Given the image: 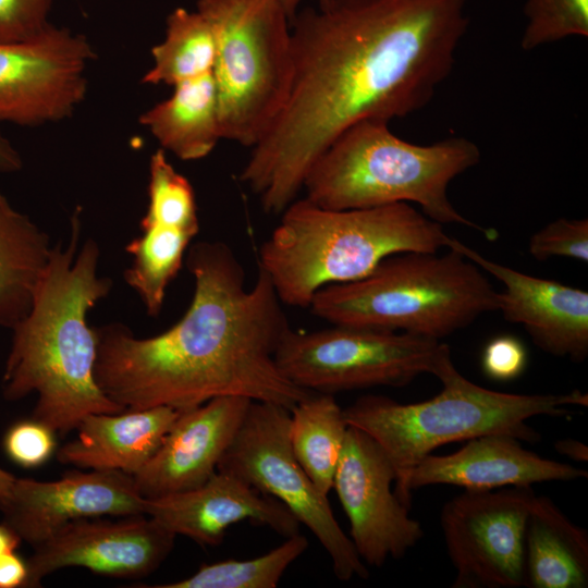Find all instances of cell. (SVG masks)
<instances>
[{"label": "cell", "instance_id": "cell-1", "mask_svg": "<svg viewBox=\"0 0 588 588\" xmlns=\"http://www.w3.org/2000/svg\"><path fill=\"white\" fill-rule=\"evenodd\" d=\"M467 2L330 0L295 15L289 98L240 174L266 212L281 213L297 198L343 131L429 103L454 68Z\"/></svg>", "mask_w": 588, "mask_h": 588}, {"label": "cell", "instance_id": "cell-2", "mask_svg": "<svg viewBox=\"0 0 588 588\" xmlns=\"http://www.w3.org/2000/svg\"><path fill=\"white\" fill-rule=\"evenodd\" d=\"M185 265L194 294L182 318L138 338L121 322L95 327V379L123 411L159 406L183 412L219 396H242L289 411L311 392L290 381L275 354L291 330L269 277L252 287L229 245L200 241Z\"/></svg>", "mask_w": 588, "mask_h": 588}, {"label": "cell", "instance_id": "cell-3", "mask_svg": "<svg viewBox=\"0 0 588 588\" xmlns=\"http://www.w3.org/2000/svg\"><path fill=\"white\" fill-rule=\"evenodd\" d=\"M82 221L71 218L68 242L52 245L27 314L12 328L2 376L8 401L36 395L32 418L56 433L77 428L90 414L123 412L95 379L97 338L87 314L112 289L98 273L100 248L88 237L78 248Z\"/></svg>", "mask_w": 588, "mask_h": 588}, {"label": "cell", "instance_id": "cell-4", "mask_svg": "<svg viewBox=\"0 0 588 588\" xmlns=\"http://www.w3.org/2000/svg\"><path fill=\"white\" fill-rule=\"evenodd\" d=\"M259 250V268L283 305L309 307L330 284L357 281L384 258L437 253L449 235L408 203L334 210L305 197L292 201Z\"/></svg>", "mask_w": 588, "mask_h": 588}, {"label": "cell", "instance_id": "cell-5", "mask_svg": "<svg viewBox=\"0 0 588 588\" xmlns=\"http://www.w3.org/2000/svg\"><path fill=\"white\" fill-rule=\"evenodd\" d=\"M479 160L478 146L466 137L417 145L397 137L385 121L364 120L330 144L303 188L306 199L334 210L414 203L433 221L466 225L494 240L497 231L465 218L448 195L450 183Z\"/></svg>", "mask_w": 588, "mask_h": 588}, {"label": "cell", "instance_id": "cell-6", "mask_svg": "<svg viewBox=\"0 0 588 588\" xmlns=\"http://www.w3.org/2000/svg\"><path fill=\"white\" fill-rule=\"evenodd\" d=\"M401 253L369 274L330 284L309 308L332 324L360 326L441 340L498 310V292L480 268L453 248Z\"/></svg>", "mask_w": 588, "mask_h": 588}, {"label": "cell", "instance_id": "cell-7", "mask_svg": "<svg viewBox=\"0 0 588 588\" xmlns=\"http://www.w3.org/2000/svg\"><path fill=\"white\" fill-rule=\"evenodd\" d=\"M434 377L442 389L432 399L403 404L383 395H364L343 408L347 425L366 432L381 446L396 476L451 442L490 433L537 442L541 437L528 419L564 416L573 406L588 405L587 393L579 390L514 394L486 389L465 378L451 354L442 359Z\"/></svg>", "mask_w": 588, "mask_h": 588}, {"label": "cell", "instance_id": "cell-8", "mask_svg": "<svg viewBox=\"0 0 588 588\" xmlns=\"http://www.w3.org/2000/svg\"><path fill=\"white\" fill-rule=\"evenodd\" d=\"M216 39L212 75L222 138L253 148L289 98L294 57L291 20L278 0H198Z\"/></svg>", "mask_w": 588, "mask_h": 588}, {"label": "cell", "instance_id": "cell-9", "mask_svg": "<svg viewBox=\"0 0 588 588\" xmlns=\"http://www.w3.org/2000/svg\"><path fill=\"white\" fill-rule=\"evenodd\" d=\"M451 354L440 340L387 329L333 324L310 332L292 329L275 360L283 375L309 392L335 394L372 387H403L436 373Z\"/></svg>", "mask_w": 588, "mask_h": 588}, {"label": "cell", "instance_id": "cell-10", "mask_svg": "<svg viewBox=\"0 0 588 588\" xmlns=\"http://www.w3.org/2000/svg\"><path fill=\"white\" fill-rule=\"evenodd\" d=\"M290 411L253 401L218 470L281 502L317 538L340 580L367 578L369 571L338 524L328 495L309 478L289 439Z\"/></svg>", "mask_w": 588, "mask_h": 588}, {"label": "cell", "instance_id": "cell-11", "mask_svg": "<svg viewBox=\"0 0 588 588\" xmlns=\"http://www.w3.org/2000/svg\"><path fill=\"white\" fill-rule=\"evenodd\" d=\"M535 495L531 486L464 490L442 506L453 588L524 587L525 528Z\"/></svg>", "mask_w": 588, "mask_h": 588}, {"label": "cell", "instance_id": "cell-12", "mask_svg": "<svg viewBox=\"0 0 588 588\" xmlns=\"http://www.w3.org/2000/svg\"><path fill=\"white\" fill-rule=\"evenodd\" d=\"M95 58L83 35L52 24L32 38L0 41V122L37 126L71 117Z\"/></svg>", "mask_w": 588, "mask_h": 588}, {"label": "cell", "instance_id": "cell-13", "mask_svg": "<svg viewBox=\"0 0 588 588\" xmlns=\"http://www.w3.org/2000/svg\"><path fill=\"white\" fill-rule=\"evenodd\" d=\"M395 478L396 470L381 446L348 426L332 489L350 522V539L368 566L402 559L424 537L420 523L392 490Z\"/></svg>", "mask_w": 588, "mask_h": 588}, {"label": "cell", "instance_id": "cell-14", "mask_svg": "<svg viewBox=\"0 0 588 588\" xmlns=\"http://www.w3.org/2000/svg\"><path fill=\"white\" fill-rule=\"evenodd\" d=\"M175 535L151 517L83 518L34 547L24 588L39 587L56 571L84 567L96 574L140 578L154 573L173 550Z\"/></svg>", "mask_w": 588, "mask_h": 588}, {"label": "cell", "instance_id": "cell-15", "mask_svg": "<svg viewBox=\"0 0 588 588\" xmlns=\"http://www.w3.org/2000/svg\"><path fill=\"white\" fill-rule=\"evenodd\" d=\"M144 503L132 475L86 469L53 481L16 477L0 511L3 522L34 548L77 519L145 515Z\"/></svg>", "mask_w": 588, "mask_h": 588}, {"label": "cell", "instance_id": "cell-16", "mask_svg": "<svg viewBox=\"0 0 588 588\" xmlns=\"http://www.w3.org/2000/svg\"><path fill=\"white\" fill-rule=\"evenodd\" d=\"M449 455L429 454L415 466L397 474L394 492L407 506L414 490L431 485H451L464 490H494L532 486L544 481L587 478L586 469L544 458L505 433H490L467 440Z\"/></svg>", "mask_w": 588, "mask_h": 588}, {"label": "cell", "instance_id": "cell-17", "mask_svg": "<svg viewBox=\"0 0 588 588\" xmlns=\"http://www.w3.org/2000/svg\"><path fill=\"white\" fill-rule=\"evenodd\" d=\"M446 248L458 250L503 284L498 310L506 321L523 326L540 350L576 363L587 358L588 292L487 259L451 236Z\"/></svg>", "mask_w": 588, "mask_h": 588}, {"label": "cell", "instance_id": "cell-18", "mask_svg": "<svg viewBox=\"0 0 588 588\" xmlns=\"http://www.w3.org/2000/svg\"><path fill=\"white\" fill-rule=\"evenodd\" d=\"M253 401L219 396L180 412L159 449L134 475L145 498L196 488L217 470Z\"/></svg>", "mask_w": 588, "mask_h": 588}, {"label": "cell", "instance_id": "cell-19", "mask_svg": "<svg viewBox=\"0 0 588 588\" xmlns=\"http://www.w3.org/2000/svg\"><path fill=\"white\" fill-rule=\"evenodd\" d=\"M144 514L201 546L219 544L230 526L246 520L285 538L298 534L301 525L281 502L219 470L196 488L145 499Z\"/></svg>", "mask_w": 588, "mask_h": 588}, {"label": "cell", "instance_id": "cell-20", "mask_svg": "<svg viewBox=\"0 0 588 588\" xmlns=\"http://www.w3.org/2000/svg\"><path fill=\"white\" fill-rule=\"evenodd\" d=\"M166 407L86 416L77 436L57 451L61 464L136 475L154 456L179 416Z\"/></svg>", "mask_w": 588, "mask_h": 588}, {"label": "cell", "instance_id": "cell-21", "mask_svg": "<svg viewBox=\"0 0 588 588\" xmlns=\"http://www.w3.org/2000/svg\"><path fill=\"white\" fill-rule=\"evenodd\" d=\"M524 586H588V534L546 495L534 497L526 522Z\"/></svg>", "mask_w": 588, "mask_h": 588}, {"label": "cell", "instance_id": "cell-22", "mask_svg": "<svg viewBox=\"0 0 588 588\" xmlns=\"http://www.w3.org/2000/svg\"><path fill=\"white\" fill-rule=\"evenodd\" d=\"M139 122L176 158H206L223 139L212 73L175 85L171 96L146 110Z\"/></svg>", "mask_w": 588, "mask_h": 588}, {"label": "cell", "instance_id": "cell-23", "mask_svg": "<svg viewBox=\"0 0 588 588\" xmlns=\"http://www.w3.org/2000/svg\"><path fill=\"white\" fill-rule=\"evenodd\" d=\"M52 244L46 231L0 191V326L11 329L28 311Z\"/></svg>", "mask_w": 588, "mask_h": 588}, {"label": "cell", "instance_id": "cell-24", "mask_svg": "<svg viewBox=\"0 0 588 588\" xmlns=\"http://www.w3.org/2000/svg\"><path fill=\"white\" fill-rule=\"evenodd\" d=\"M347 428L343 408L333 394L311 392L290 409L293 453L326 495L332 490Z\"/></svg>", "mask_w": 588, "mask_h": 588}, {"label": "cell", "instance_id": "cell-25", "mask_svg": "<svg viewBox=\"0 0 588 588\" xmlns=\"http://www.w3.org/2000/svg\"><path fill=\"white\" fill-rule=\"evenodd\" d=\"M139 228L142 234L125 247L132 262L123 278L139 296L146 313L157 317L162 310L167 287L181 270L196 234L160 223L139 224Z\"/></svg>", "mask_w": 588, "mask_h": 588}, {"label": "cell", "instance_id": "cell-26", "mask_svg": "<svg viewBox=\"0 0 588 588\" xmlns=\"http://www.w3.org/2000/svg\"><path fill=\"white\" fill-rule=\"evenodd\" d=\"M152 64L142 82L174 87L208 73L216 61V39L209 22L196 10H173L166 35L151 48Z\"/></svg>", "mask_w": 588, "mask_h": 588}, {"label": "cell", "instance_id": "cell-27", "mask_svg": "<svg viewBox=\"0 0 588 588\" xmlns=\"http://www.w3.org/2000/svg\"><path fill=\"white\" fill-rule=\"evenodd\" d=\"M308 548L299 532L271 551L248 560L229 559L201 565L193 575L154 588H275L290 565Z\"/></svg>", "mask_w": 588, "mask_h": 588}, {"label": "cell", "instance_id": "cell-28", "mask_svg": "<svg viewBox=\"0 0 588 588\" xmlns=\"http://www.w3.org/2000/svg\"><path fill=\"white\" fill-rule=\"evenodd\" d=\"M147 193V210L139 224H168L197 235L199 219L194 188L169 162L163 149L150 157Z\"/></svg>", "mask_w": 588, "mask_h": 588}, {"label": "cell", "instance_id": "cell-29", "mask_svg": "<svg viewBox=\"0 0 588 588\" xmlns=\"http://www.w3.org/2000/svg\"><path fill=\"white\" fill-rule=\"evenodd\" d=\"M524 13V50L588 35V0H527Z\"/></svg>", "mask_w": 588, "mask_h": 588}, {"label": "cell", "instance_id": "cell-30", "mask_svg": "<svg viewBox=\"0 0 588 588\" xmlns=\"http://www.w3.org/2000/svg\"><path fill=\"white\" fill-rule=\"evenodd\" d=\"M529 254L538 261L565 257L588 261V219H556L534 233Z\"/></svg>", "mask_w": 588, "mask_h": 588}, {"label": "cell", "instance_id": "cell-31", "mask_svg": "<svg viewBox=\"0 0 588 588\" xmlns=\"http://www.w3.org/2000/svg\"><path fill=\"white\" fill-rule=\"evenodd\" d=\"M56 445V432L34 418L16 421L3 437L7 456L24 468L45 464L54 453Z\"/></svg>", "mask_w": 588, "mask_h": 588}, {"label": "cell", "instance_id": "cell-32", "mask_svg": "<svg viewBox=\"0 0 588 588\" xmlns=\"http://www.w3.org/2000/svg\"><path fill=\"white\" fill-rule=\"evenodd\" d=\"M52 0H0V41L32 38L49 25Z\"/></svg>", "mask_w": 588, "mask_h": 588}, {"label": "cell", "instance_id": "cell-33", "mask_svg": "<svg viewBox=\"0 0 588 588\" xmlns=\"http://www.w3.org/2000/svg\"><path fill=\"white\" fill-rule=\"evenodd\" d=\"M526 365V348L515 336H497L486 345L482 352V370L493 380H513L523 373Z\"/></svg>", "mask_w": 588, "mask_h": 588}, {"label": "cell", "instance_id": "cell-34", "mask_svg": "<svg viewBox=\"0 0 588 588\" xmlns=\"http://www.w3.org/2000/svg\"><path fill=\"white\" fill-rule=\"evenodd\" d=\"M27 575V561L15 551L0 555V588H24Z\"/></svg>", "mask_w": 588, "mask_h": 588}, {"label": "cell", "instance_id": "cell-35", "mask_svg": "<svg viewBox=\"0 0 588 588\" xmlns=\"http://www.w3.org/2000/svg\"><path fill=\"white\" fill-rule=\"evenodd\" d=\"M22 168L21 154L0 128V173H15Z\"/></svg>", "mask_w": 588, "mask_h": 588}, {"label": "cell", "instance_id": "cell-36", "mask_svg": "<svg viewBox=\"0 0 588 588\" xmlns=\"http://www.w3.org/2000/svg\"><path fill=\"white\" fill-rule=\"evenodd\" d=\"M554 449L561 455L574 462L588 461V446L575 439H562L554 443Z\"/></svg>", "mask_w": 588, "mask_h": 588}, {"label": "cell", "instance_id": "cell-37", "mask_svg": "<svg viewBox=\"0 0 588 588\" xmlns=\"http://www.w3.org/2000/svg\"><path fill=\"white\" fill-rule=\"evenodd\" d=\"M21 541L19 535L7 523H0V555L14 552Z\"/></svg>", "mask_w": 588, "mask_h": 588}, {"label": "cell", "instance_id": "cell-38", "mask_svg": "<svg viewBox=\"0 0 588 588\" xmlns=\"http://www.w3.org/2000/svg\"><path fill=\"white\" fill-rule=\"evenodd\" d=\"M15 478V476L0 467V502L8 498Z\"/></svg>", "mask_w": 588, "mask_h": 588}, {"label": "cell", "instance_id": "cell-39", "mask_svg": "<svg viewBox=\"0 0 588 588\" xmlns=\"http://www.w3.org/2000/svg\"><path fill=\"white\" fill-rule=\"evenodd\" d=\"M278 1L283 7L289 19L292 22L295 15L297 14L298 7L305 0H278ZM315 1L317 2V4H323V3L329 2L330 0H315Z\"/></svg>", "mask_w": 588, "mask_h": 588}]
</instances>
